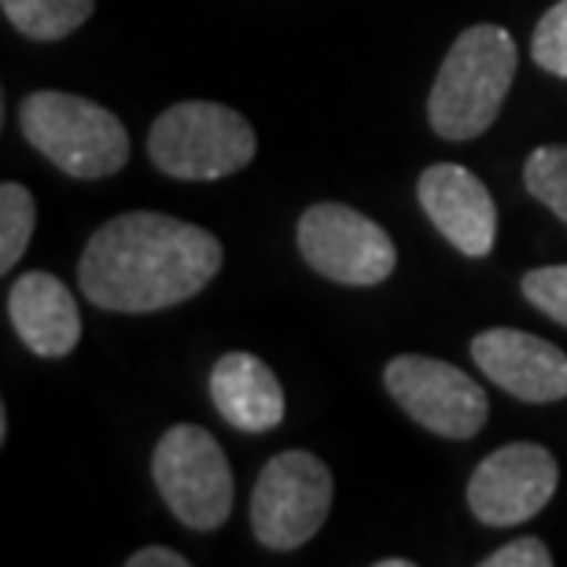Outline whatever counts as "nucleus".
Here are the masks:
<instances>
[{
    "label": "nucleus",
    "mask_w": 567,
    "mask_h": 567,
    "mask_svg": "<svg viewBox=\"0 0 567 567\" xmlns=\"http://www.w3.org/2000/svg\"><path fill=\"white\" fill-rule=\"evenodd\" d=\"M8 439V410H0V442Z\"/></svg>",
    "instance_id": "22"
},
{
    "label": "nucleus",
    "mask_w": 567,
    "mask_h": 567,
    "mask_svg": "<svg viewBox=\"0 0 567 567\" xmlns=\"http://www.w3.org/2000/svg\"><path fill=\"white\" fill-rule=\"evenodd\" d=\"M416 199H421L431 225L457 247L464 258H486L497 240V207L486 185L468 166L435 163L416 181Z\"/></svg>",
    "instance_id": "11"
},
{
    "label": "nucleus",
    "mask_w": 567,
    "mask_h": 567,
    "mask_svg": "<svg viewBox=\"0 0 567 567\" xmlns=\"http://www.w3.org/2000/svg\"><path fill=\"white\" fill-rule=\"evenodd\" d=\"M210 402L221 421L244 435H266V431L280 427L284 413H288L277 372L247 350H233L214 365Z\"/></svg>",
    "instance_id": "13"
},
{
    "label": "nucleus",
    "mask_w": 567,
    "mask_h": 567,
    "mask_svg": "<svg viewBox=\"0 0 567 567\" xmlns=\"http://www.w3.org/2000/svg\"><path fill=\"white\" fill-rule=\"evenodd\" d=\"M299 251L313 274L347 288H372L394 274L399 251L377 221L347 203H313L299 218Z\"/></svg>",
    "instance_id": "7"
},
{
    "label": "nucleus",
    "mask_w": 567,
    "mask_h": 567,
    "mask_svg": "<svg viewBox=\"0 0 567 567\" xmlns=\"http://www.w3.org/2000/svg\"><path fill=\"white\" fill-rule=\"evenodd\" d=\"M413 560H402V557H391V560H377V567H410Z\"/></svg>",
    "instance_id": "21"
},
{
    "label": "nucleus",
    "mask_w": 567,
    "mask_h": 567,
    "mask_svg": "<svg viewBox=\"0 0 567 567\" xmlns=\"http://www.w3.org/2000/svg\"><path fill=\"white\" fill-rule=\"evenodd\" d=\"M218 236L155 210H130L89 236L78 288L107 313H155L188 302L221 269Z\"/></svg>",
    "instance_id": "1"
},
{
    "label": "nucleus",
    "mask_w": 567,
    "mask_h": 567,
    "mask_svg": "<svg viewBox=\"0 0 567 567\" xmlns=\"http://www.w3.org/2000/svg\"><path fill=\"white\" fill-rule=\"evenodd\" d=\"M472 361L519 402L546 405L567 399V354L549 339L519 328H486L472 339Z\"/></svg>",
    "instance_id": "10"
},
{
    "label": "nucleus",
    "mask_w": 567,
    "mask_h": 567,
    "mask_svg": "<svg viewBox=\"0 0 567 567\" xmlns=\"http://www.w3.org/2000/svg\"><path fill=\"white\" fill-rule=\"evenodd\" d=\"M19 130L55 169L78 181L115 177L130 163L122 118L85 96L38 89L19 104Z\"/></svg>",
    "instance_id": "3"
},
{
    "label": "nucleus",
    "mask_w": 567,
    "mask_h": 567,
    "mask_svg": "<svg viewBox=\"0 0 567 567\" xmlns=\"http://www.w3.org/2000/svg\"><path fill=\"white\" fill-rule=\"evenodd\" d=\"M553 564V553L542 538H516L508 546L494 549L491 557H483L480 567H549Z\"/></svg>",
    "instance_id": "19"
},
{
    "label": "nucleus",
    "mask_w": 567,
    "mask_h": 567,
    "mask_svg": "<svg viewBox=\"0 0 567 567\" xmlns=\"http://www.w3.org/2000/svg\"><path fill=\"white\" fill-rule=\"evenodd\" d=\"M388 394L442 439H472L491 421L486 391L472 377H464L457 365L427 354H399L383 369Z\"/></svg>",
    "instance_id": "8"
},
{
    "label": "nucleus",
    "mask_w": 567,
    "mask_h": 567,
    "mask_svg": "<svg viewBox=\"0 0 567 567\" xmlns=\"http://www.w3.org/2000/svg\"><path fill=\"white\" fill-rule=\"evenodd\" d=\"M8 317L22 347L38 358H66L82 339V310L60 277L30 269L8 291Z\"/></svg>",
    "instance_id": "12"
},
{
    "label": "nucleus",
    "mask_w": 567,
    "mask_h": 567,
    "mask_svg": "<svg viewBox=\"0 0 567 567\" xmlns=\"http://www.w3.org/2000/svg\"><path fill=\"white\" fill-rule=\"evenodd\" d=\"M126 567H188V557L177 549H163V546H147L126 557Z\"/></svg>",
    "instance_id": "20"
},
{
    "label": "nucleus",
    "mask_w": 567,
    "mask_h": 567,
    "mask_svg": "<svg viewBox=\"0 0 567 567\" xmlns=\"http://www.w3.org/2000/svg\"><path fill=\"white\" fill-rule=\"evenodd\" d=\"M560 483L557 457L538 442H508L494 450L468 480V508L486 527H516L553 502Z\"/></svg>",
    "instance_id": "9"
},
{
    "label": "nucleus",
    "mask_w": 567,
    "mask_h": 567,
    "mask_svg": "<svg viewBox=\"0 0 567 567\" xmlns=\"http://www.w3.org/2000/svg\"><path fill=\"white\" fill-rule=\"evenodd\" d=\"M332 472L306 450H284L266 464L251 494V530L266 549L306 546L332 513Z\"/></svg>",
    "instance_id": "6"
},
{
    "label": "nucleus",
    "mask_w": 567,
    "mask_h": 567,
    "mask_svg": "<svg viewBox=\"0 0 567 567\" xmlns=\"http://www.w3.org/2000/svg\"><path fill=\"white\" fill-rule=\"evenodd\" d=\"M33 221H38V203H33L30 188L19 181H4L0 185V274H11L27 255Z\"/></svg>",
    "instance_id": "15"
},
{
    "label": "nucleus",
    "mask_w": 567,
    "mask_h": 567,
    "mask_svg": "<svg viewBox=\"0 0 567 567\" xmlns=\"http://www.w3.org/2000/svg\"><path fill=\"white\" fill-rule=\"evenodd\" d=\"M519 291H524V299L542 310L549 317V321H557L567 328V266H542V269H530L519 280Z\"/></svg>",
    "instance_id": "18"
},
{
    "label": "nucleus",
    "mask_w": 567,
    "mask_h": 567,
    "mask_svg": "<svg viewBox=\"0 0 567 567\" xmlns=\"http://www.w3.org/2000/svg\"><path fill=\"white\" fill-rule=\"evenodd\" d=\"M516 41L497 22H475L450 44L427 96V122L442 141L464 144L497 122L516 82Z\"/></svg>",
    "instance_id": "2"
},
{
    "label": "nucleus",
    "mask_w": 567,
    "mask_h": 567,
    "mask_svg": "<svg viewBox=\"0 0 567 567\" xmlns=\"http://www.w3.org/2000/svg\"><path fill=\"white\" fill-rule=\"evenodd\" d=\"M152 480L188 530H218L233 516V468L207 427H169L155 442Z\"/></svg>",
    "instance_id": "5"
},
{
    "label": "nucleus",
    "mask_w": 567,
    "mask_h": 567,
    "mask_svg": "<svg viewBox=\"0 0 567 567\" xmlns=\"http://www.w3.org/2000/svg\"><path fill=\"white\" fill-rule=\"evenodd\" d=\"M530 60L553 78H567V0H557L538 19L535 38H530Z\"/></svg>",
    "instance_id": "17"
},
{
    "label": "nucleus",
    "mask_w": 567,
    "mask_h": 567,
    "mask_svg": "<svg viewBox=\"0 0 567 567\" xmlns=\"http://www.w3.org/2000/svg\"><path fill=\"white\" fill-rule=\"evenodd\" d=\"M524 185L567 225V144H542L527 155Z\"/></svg>",
    "instance_id": "16"
},
{
    "label": "nucleus",
    "mask_w": 567,
    "mask_h": 567,
    "mask_svg": "<svg viewBox=\"0 0 567 567\" xmlns=\"http://www.w3.org/2000/svg\"><path fill=\"white\" fill-rule=\"evenodd\" d=\"M4 19L30 41H63L93 16L96 0H0Z\"/></svg>",
    "instance_id": "14"
},
{
    "label": "nucleus",
    "mask_w": 567,
    "mask_h": 567,
    "mask_svg": "<svg viewBox=\"0 0 567 567\" xmlns=\"http://www.w3.org/2000/svg\"><path fill=\"white\" fill-rule=\"evenodd\" d=\"M258 137L240 111L185 100L166 107L147 133V155L155 169L177 181H221L251 166Z\"/></svg>",
    "instance_id": "4"
}]
</instances>
